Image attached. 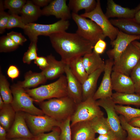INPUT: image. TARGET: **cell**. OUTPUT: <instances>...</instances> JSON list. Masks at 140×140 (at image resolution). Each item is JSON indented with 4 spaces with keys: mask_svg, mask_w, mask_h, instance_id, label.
I'll use <instances>...</instances> for the list:
<instances>
[{
    "mask_svg": "<svg viewBox=\"0 0 140 140\" xmlns=\"http://www.w3.org/2000/svg\"><path fill=\"white\" fill-rule=\"evenodd\" d=\"M21 17L26 25L34 23L41 15L40 8L34 4L32 1H27L21 12Z\"/></svg>",
    "mask_w": 140,
    "mask_h": 140,
    "instance_id": "23",
    "label": "cell"
},
{
    "mask_svg": "<svg viewBox=\"0 0 140 140\" xmlns=\"http://www.w3.org/2000/svg\"><path fill=\"white\" fill-rule=\"evenodd\" d=\"M52 1L51 0H32L33 3L35 5L40 7L46 6Z\"/></svg>",
    "mask_w": 140,
    "mask_h": 140,
    "instance_id": "47",
    "label": "cell"
},
{
    "mask_svg": "<svg viewBox=\"0 0 140 140\" xmlns=\"http://www.w3.org/2000/svg\"><path fill=\"white\" fill-rule=\"evenodd\" d=\"M71 117L61 122L59 127L61 131L59 140H72Z\"/></svg>",
    "mask_w": 140,
    "mask_h": 140,
    "instance_id": "37",
    "label": "cell"
},
{
    "mask_svg": "<svg viewBox=\"0 0 140 140\" xmlns=\"http://www.w3.org/2000/svg\"><path fill=\"white\" fill-rule=\"evenodd\" d=\"M26 1L25 0H5L4 2V8L8 9L11 14L18 15L20 14Z\"/></svg>",
    "mask_w": 140,
    "mask_h": 140,
    "instance_id": "34",
    "label": "cell"
},
{
    "mask_svg": "<svg viewBox=\"0 0 140 140\" xmlns=\"http://www.w3.org/2000/svg\"><path fill=\"white\" fill-rule=\"evenodd\" d=\"M4 3L0 1V33L2 34L6 29L10 14L4 11Z\"/></svg>",
    "mask_w": 140,
    "mask_h": 140,
    "instance_id": "41",
    "label": "cell"
},
{
    "mask_svg": "<svg viewBox=\"0 0 140 140\" xmlns=\"http://www.w3.org/2000/svg\"><path fill=\"white\" fill-rule=\"evenodd\" d=\"M60 129L59 127H55L50 132L43 133L34 136L32 140H59Z\"/></svg>",
    "mask_w": 140,
    "mask_h": 140,
    "instance_id": "38",
    "label": "cell"
},
{
    "mask_svg": "<svg viewBox=\"0 0 140 140\" xmlns=\"http://www.w3.org/2000/svg\"><path fill=\"white\" fill-rule=\"evenodd\" d=\"M70 25L68 20L60 19L54 23L42 24L35 23L26 25L23 29L30 41L38 40V36L43 35L49 36L53 34L66 31Z\"/></svg>",
    "mask_w": 140,
    "mask_h": 140,
    "instance_id": "6",
    "label": "cell"
},
{
    "mask_svg": "<svg viewBox=\"0 0 140 140\" xmlns=\"http://www.w3.org/2000/svg\"><path fill=\"white\" fill-rule=\"evenodd\" d=\"M0 93L5 103L11 104L13 97L11 89L9 87V84L5 76L0 72Z\"/></svg>",
    "mask_w": 140,
    "mask_h": 140,
    "instance_id": "31",
    "label": "cell"
},
{
    "mask_svg": "<svg viewBox=\"0 0 140 140\" xmlns=\"http://www.w3.org/2000/svg\"><path fill=\"white\" fill-rule=\"evenodd\" d=\"M110 21L113 25L125 33L132 35H140V25L133 19H111Z\"/></svg>",
    "mask_w": 140,
    "mask_h": 140,
    "instance_id": "22",
    "label": "cell"
},
{
    "mask_svg": "<svg viewBox=\"0 0 140 140\" xmlns=\"http://www.w3.org/2000/svg\"><path fill=\"white\" fill-rule=\"evenodd\" d=\"M80 15L88 18L94 22L101 29L105 37L109 38L110 41L116 38L119 30L111 24L104 13L99 0L97 1L96 6L93 10L88 13L85 12Z\"/></svg>",
    "mask_w": 140,
    "mask_h": 140,
    "instance_id": "9",
    "label": "cell"
},
{
    "mask_svg": "<svg viewBox=\"0 0 140 140\" xmlns=\"http://www.w3.org/2000/svg\"><path fill=\"white\" fill-rule=\"evenodd\" d=\"M119 117L121 126L127 133L126 140H140V128L130 125L123 116Z\"/></svg>",
    "mask_w": 140,
    "mask_h": 140,
    "instance_id": "33",
    "label": "cell"
},
{
    "mask_svg": "<svg viewBox=\"0 0 140 140\" xmlns=\"http://www.w3.org/2000/svg\"><path fill=\"white\" fill-rule=\"evenodd\" d=\"M34 63L42 71L46 69L48 65L47 57L43 56L38 57L34 60Z\"/></svg>",
    "mask_w": 140,
    "mask_h": 140,
    "instance_id": "45",
    "label": "cell"
},
{
    "mask_svg": "<svg viewBox=\"0 0 140 140\" xmlns=\"http://www.w3.org/2000/svg\"><path fill=\"white\" fill-rule=\"evenodd\" d=\"M7 35L19 45H22L27 41V39L20 33L12 31L7 33Z\"/></svg>",
    "mask_w": 140,
    "mask_h": 140,
    "instance_id": "42",
    "label": "cell"
},
{
    "mask_svg": "<svg viewBox=\"0 0 140 140\" xmlns=\"http://www.w3.org/2000/svg\"><path fill=\"white\" fill-rule=\"evenodd\" d=\"M138 6L139 9L135 13L133 19L136 23L140 25V4Z\"/></svg>",
    "mask_w": 140,
    "mask_h": 140,
    "instance_id": "50",
    "label": "cell"
},
{
    "mask_svg": "<svg viewBox=\"0 0 140 140\" xmlns=\"http://www.w3.org/2000/svg\"><path fill=\"white\" fill-rule=\"evenodd\" d=\"M47 80L42 72L36 73L29 71L25 74L24 80L17 84L25 89L35 87L45 83Z\"/></svg>",
    "mask_w": 140,
    "mask_h": 140,
    "instance_id": "25",
    "label": "cell"
},
{
    "mask_svg": "<svg viewBox=\"0 0 140 140\" xmlns=\"http://www.w3.org/2000/svg\"><path fill=\"white\" fill-rule=\"evenodd\" d=\"M106 43L104 40L100 39L94 45L93 51L99 54H102L106 49Z\"/></svg>",
    "mask_w": 140,
    "mask_h": 140,
    "instance_id": "43",
    "label": "cell"
},
{
    "mask_svg": "<svg viewBox=\"0 0 140 140\" xmlns=\"http://www.w3.org/2000/svg\"><path fill=\"white\" fill-rule=\"evenodd\" d=\"M16 113L11 104L5 103L3 107L0 109V125L7 132L14 122Z\"/></svg>",
    "mask_w": 140,
    "mask_h": 140,
    "instance_id": "27",
    "label": "cell"
},
{
    "mask_svg": "<svg viewBox=\"0 0 140 140\" xmlns=\"http://www.w3.org/2000/svg\"><path fill=\"white\" fill-rule=\"evenodd\" d=\"M111 98L116 104L140 106V95L135 93L129 94L116 92L113 93Z\"/></svg>",
    "mask_w": 140,
    "mask_h": 140,
    "instance_id": "28",
    "label": "cell"
},
{
    "mask_svg": "<svg viewBox=\"0 0 140 140\" xmlns=\"http://www.w3.org/2000/svg\"><path fill=\"white\" fill-rule=\"evenodd\" d=\"M104 66L100 68L89 75L87 78L82 84V101L93 97L96 92L98 79L104 71Z\"/></svg>",
    "mask_w": 140,
    "mask_h": 140,
    "instance_id": "21",
    "label": "cell"
},
{
    "mask_svg": "<svg viewBox=\"0 0 140 140\" xmlns=\"http://www.w3.org/2000/svg\"><path fill=\"white\" fill-rule=\"evenodd\" d=\"M25 90L34 101L38 103L46 99L65 96H67L66 77L63 75L52 83Z\"/></svg>",
    "mask_w": 140,
    "mask_h": 140,
    "instance_id": "3",
    "label": "cell"
},
{
    "mask_svg": "<svg viewBox=\"0 0 140 140\" xmlns=\"http://www.w3.org/2000/svg\"><path fill=\"white\" fill-rule=\"evenodd\" d=\"M6 140H32V139L24 138H18L12 139H7Z\"/></svg>",
    "mask_w": 140,
    "mask_h": 140,
    "instance_id": "53",
    "label": "cell"
},
{
    "mask_svg": "<svg viewBox=\"0 0 140 140\" xmlns=\"http://www.w3.org/2000/svg\"><path fill=\"white\" fill-rule=\"evenodd\" d=\"M131 43L137 48L140 52V42L136 40L132 41Z\"/></svg>",
    "mask_w": 140,
    "mask_h": 140,
    "instance_id": "51",
    "label": "cell"
},
{
    "mask_svg": "<svg viewBox=\"0 0 140 140\" xmlns=\"http://www.w3.org/2000/svg\"><path fill=\"white\" fill-rule=\"evenodd\" d=\"M9 78L13 80L18 78L20 74V72L18 68L14 65H11L8 67L7 71Z\"/></svg>",
    "mask_w": 140,
    "mask_h": 140,
    "instance_id": "44",
    "label": "cell"
},
{
    "mask_svg": "<svg viewBox=\"0 0 140 140\" xmlns=\"http://www.w3.org/2000/svg\"><path fill=\"white\" fill-rule=\"evenodd\" d=\"M104 113L93 97L76 104L71 117V126L79 122L89 121L94 118L104 115Z\"/></svg>",
    "mask_w": 140,
    "mask_h": 140,
    "instance_id": "7",
    "label": "cell"
},
{
    "mask_svg": "<svg viewBox=\"0 0 140 140\" xmlns=\"http://www.w3.org/2000/svg\"><path fill=\"white\" fill-rule=\"evenodd\" d=\"M5 104L4 101L0 95V109H1L3 107Z\"/></svg>",
    "mask_w": 140,
    "mask_h": 140,
    "instance_id": "52",
    "label": "cell"
},
{
    "mask_svg": "<svg viewBox=\"0 0 140 140\" xmlns=\"http://www.w3.org/2000/svg\"><path fill=\"white\" fill-rule=\"evenodd\" d=\"M82 62L86 71L88 75L105 66V62L100 54L94 51L83 56Z\"/></svg>",
    "mask_w": 140,
    "mask_h": 140,
    "instance_id": "24",
    "label": "cell"
},
{
    "mask_svg": "<svg viewBox=\"0 0 140 140\" xmlns=\"http://www.w3.org/2000/svg\"><path fill=\"white\" fill-rule=\"evenodd\" d=\"M13 99L11 105L16 112L22 111L34 115H44L41 109L34 104L33 99L26 92L25 89L17 84L11 88Z\"/></svg>",
    "mask_w": 140,
    "mask_h": 140,
    "instance_id": "5",
    "label": "cell"
},
{
    "mask_svg": "<svg viewBox=\"0 0 140 140\" xmlns=\"http://www.w3.org/2000/svg\"><path fill=\"white\" fill-rule=\"evenodd\" d=\"M52 47L66 64L75 58L92 52L94 45L77 34L64 31L49 36Z\"/></svg>",
    "mask_w": 140,
    "mask_h": 140,
    "instance_id": "1",
    "label": "cell"
},
{
    "mask_svg": "<svg viewBox=\"0 0 140 140\" xmlns=\"http://www.w3.org/2000/svg\"><path fill=\"white\" fill-rule=\"evenodd\" d=\"M24 115L28 127L34 136L59 127L61 122L45 114L34 115L24 112Z\"/></svg>",
    "mask_w": 140,
    "mask_h": 140,
    "instance_id": "10",
    "label": "cell"
},
{
    "mask_svg": "<svg viewBox=\"0 0 140 140\" xmlns=\"http://www.w3.org/2000/svg\"><path fill=\"white\" fill-rule=\"evenodd\" d=\"M39 103L45 114L61 122L71 116L76 105L68 96L50 99Z\"/></svg>",
    "mask_w": 140,
    "mask_h": 140,
    "instance_id": "2",
    "label": "cell"
},
{
    "mask_svg": "<svg viewBox=\"0 0 140 140\" xmlns=\"http://www.w3.org/2000/svg\"><path fill=\"white\" fill-rule=\"evenodd\" d=\"M7 132L5 129L0 125V140L7 139Z\"/></svg>",
    "mask_w": 140,
    "mask_h": 140,
    "instance_id": "49",
    "label": "cell"
},
{
    "mask_svg": "<svg viewBox=\"0 0 140 140\" xmlns=\"http://www.w3.org/2000/svg\"><path fill=\"white\" fill-rule=\"evenodd\" d=\"M66 0H52L41 10V15H53L57 18L68 20L72 17V13Z\"/></svg>",
    "mask_w": 140,
    "mask_h": 140,
    "instance_id": "15",
    "label": "cell"
},
{
    "mask_svg": "<svg viewBox=\"0 0 140 140\" xmlns=\"http://www.w3.org/2000/svg\"><path fill=\"white\" fill-rule=\"evenodd\" d=\"M34 136L28 128L24 112H16L14 122L7 132V139L24 138L32 139Z\"/></svg>",
    "mask_w": 140,
    "mask_h": 140,
    "instance_id": "14",
    "label": "cell"
},
{
    "mask_svg": "<svg viewBox=\"0 0 140 140\" xmlns=\"http://www.w3.org/2000/svg\"><path fill=\"white\" fill-rule=\"evenodd\" d=\"M128 123L132 126L140 128V116L132 119Z\"/></svg>",
    "mask_w": 140,
    "mask_h": 140,
    "instance_id": "48",
    "label": "cell"
},
{
    "mask_svg": "<svg viewBox=\"0 0 140 140\" xmlns=\"http://www.w3.org/2000/svg\"><path fill=\"white\" fill-rule=\"evenodd\" d=\"M140 60V52L131 43L121 54L118 61L114 64L113 71L130 76Z\"/></svg>",
    "mask_w": 140,
    "mask_h": 140,
    "instance_id": "11",
    "label": "cell"
},
{
    "mask_svg": "<svg viewBox=\"0 0 140 140\" xmlns=\"http://www.w3.org/2000/svg\"><path fill=\"white\" fill-rule=\"evenodd\" d=\"M26 25L23 22L20 16L14 14H10L6 29L17 27L24 29Z\"/></svg>",
    "mask_w": 140,
    "mask_h": 140,
    "instance_id": "40",
    "label": "cell"
},
{
    "mask_svg": "<svg viewBox=\"0 0 140 140\" xmlns=\"http://www.w3.org/2000/svg\"><path fill=\"white\" fill-rule=\"evenodd\" d=\"M73 74L82 84L89 75L86 72L83 62L82 57H78L70 60L68 64Z\"/></svg>",
    "mask_w": 140,
    "mask_h": 140,
    "instance_id": "26",
    "label": "cell"
},
{
    "mask_svg": "<svg viewBox=\"0 0 140 140\" xmlns=\"http://www.w3.org/2000/svg\"><path fill=\"white\" fill-rule=\"evenodd\" d=\"M113 90L116 92L132 94L135 93L133 82L130 76L113 71L111 75Z\"/></svg>",
    "mask_w": 140,
    "mask_h": 140,
    "instance_id": "16",
    "label": "cell"
},
{
    "mask_svg": "<svg viewBox=\"0 0 140 140\" xmlns=\"http://www.w3.org/2000/svg\"><path fill=\"white\" fill-rule=\"evenodd\" d=\"M138 9V6L134 9H130L122 6L113 0H108L105 14L108 19L115 17L118 18L133 19Z\"/></svg>",
    "mask_w": 140,
    "mask_h": 140,
    "instance_id": "18",
    "label": "cell"
},
{
    "mask_svg": "<svg viewBox=\"0 0 140 140\" xmlns=\"http://www.w3.org/2000/svg\"><path fill=\"white\" fill-rule=\"evenodd\" d=\"M27 51L24 54L23 61L24 63L30 64L32 61L35 60L38 57L37 51V40L31 41Z\"/></svg>",
    "mask_w": 140,
    "mask_h": 140,
    "instance_id": "35",
    "label": "cell"
},
{
    "mask_svg": "<svg viewBox=\"0 0 140 140\" xmlns=\"http://www.w3.org/2000/svg\"><path fill=\"white\" fill-rule=\"evenodd\" d=\"M140 40V35H132L119 30L116 38L110 42L112 48L106 52L109 59L114 61V64L118 60L122 53L132 41Z\"/></svg>",
    "mask_w": 140,
    "mask_h": 140,
    "instance_id": "12",
    "label": "cell"
},
{
    "mask_svg": "<svg viewBox=\"0 0 140 140\" xmlns=\"http://www.w3.org/2000/svg\"><path fill=\"white\" fill-rule=\"evenodd\" d=\"M48 63L47 67L41 72L46 79H53L60 77L65 73L66 64L57 60L51 54L46 57Z\"/></svg>",
    "mask_w": 140,
    "mask_h": 140,
    "instance_id": "20",
    "label": "cell"
},
{
    "mask_svg": "<svg viewBox=\"0 0 140 140\" xmlns=\"http://www.w3.org/2000/svg\"><path fill=\"white\" fill-rule=\"evenodd\" d=\"M19 46L7 35L0 37L1 52H9L14 51L17 49Z\"/></svg>",
    "mask_w": 140,
    "mask_h": 140,
    "instance_id": "36",
    "label": "cell"
},
{
    "mask_svg": "<svg viewBox=\"0 0 140 140\" xmlns=\"http://www.w3.org/2000/svg\"><path fill=\"white\" fill-rule=\"evenodd\" d=\"M96 102L98 106L104 108L106 112L107 120L110 130L117 140H126L127 133L121 126L119 116L115 109L116 104L111 97L99 99Z\"/></svg>",
    "mask_w": 140,
    "mask_h": 140,
    "instance_id": "8",
    "label": "cell"
},
{
    "mask_svg": "<svg viewBox=\"0 0 140 140\" xmlns=\"http://www.w3.org/2000/svg\"><path fill=\"white\" fill-rule=\"evenodd\" d=\"M65 73L67 81V96L78 104L82 101V84L73 74L67 64Z\"/></svg>",
    "mask_w": 140,
    "mask_h": 140,
    "instance_id": "17",
    "label": "cell"
},
{
    "mask_svg": "<svg viewBox=\"0 0 140 140\" xmlns=\"http://www.w3.org/2000/svg\"><path fill=\"white\" fill-rule=\"evenodd\" d=\"M72 140H94L95 133L89 121L78 122L71 126Z\"/></svg>",
    "mask_w": 140,
    "mask_h": 140,
    "instance_id": "19",
    "label": "cell"
},
{
    "mask_svg": "<svg viewBox=\"0 0 140 140\" xmlns=\"http://www.w3.org/2000/svg\"><path fill=\"white\" fill-rule=\"evenodd\" d=\"M130 76L134 83L135 93L140 95V60Z\"/></svg>",
    "mask_w": 140,
    "mask_h": 140,
    "instance_id": "39",
    "label": "cell"
},
{
    "mask_svg": "<svg viewBox=\"0 0 140 140\" xmlns=\"http://www.w3.org/2000/svg\"><path fill=\"white\" fill-rule=\"evenodd\" d=\"M97 1L95 0H70L68 6L72 13H77L81 10L85 9V13H88L95 8Z\"/></svg>",
    "mask_w": 140,
    "mask_h": 140,
    "instance_id": "29",
    "label": "cell"
},
{
    "mask_svg": "<svg viewBox=\"0 0 140 140\" xmlns=\"http://www.w3.org/2000/svg\"><path fill=\"white\" fill-rule=\"evenodd\" d=\"M72 18L77 26L76 33L94 45L99 40L105 39L106 37L101 29L92 20L73 13Z\"/></svg>",
    "mask_w": 140,
    "mask_h": 140,
    "instance_id": "4",
    "label": "cell"
},
{
    "mask_svg": "<svg viewBox=\"0 0 140 140\" xmlns=\"http://www.w3.org/2000/svg\"><path fill=\"white\" fill-rule=\"evenodd\" d=\"M94 140H117L113 132L111 130L108 133L99 136Z\"/></svg>",
    "mask_w": 140,
    "mask_h": 140,
    "instance_id": "46",
    "label": "cell"
},
{
    "mask_svg": "<svg viewBox=\"0 0 140 140\" xmlns=\"http://www.w3.org/2000/svg\"><path fill=\"white\" fill-rule=\"evenodd\" d=\"M105 63L104 74L102 80L93 97L95 100L111 97L113 94L111 75L114 61L113 60L109 59L106 60Z\"/></svg>",
    "mask_w": 140,
    "mask_h": 140,
    "instance_id": "13",
    "label": "cell"
},
{
    "mask_svg": "<svg viewBox=\"0 0 140 140\" xmlns=\"http://www.w3.org/2000/svg\"><path fill=\"white\" fill-rule=\"evenodd\" d=\"M95 133L100 135L107 134L111 130L107 118L104 115L96 117L89 121Z\"/></svg>",
    "mask_w": 140,
    "mask_h": 140,
    "instance_id": "30",
    "label": "cell"
},
{
    "mask_svg": "<svg viewBox=\"0 0 140 140\" xmlns=\"http://www.w3.org/2000/svg\"><path fill=\"white\" fill-rule=\"evenodd\" d=\"M115 109L117 113L123 116L128 122L132 119L140 116V109L116 104Z\"/></svg>",
    "mask_w": 140,
    "mask_h": 140,
    "instance_id": "32",
    "label": "cell"
}]
</instances>
